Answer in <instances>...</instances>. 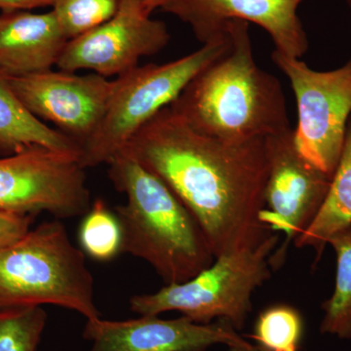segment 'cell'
<instances>
[{
	"mask_svg": "<svg viewBox=\"0 0 351 351\" xmlns=\"http://www.w3.org/2000/svg\"><path fill=\"white\" fill-rule=\"evenodd\" d=\"M36 215L0 210V250L22 239L32 230Z\"/></svg>",
	"mask_w": 351,
	"mask_h": 351,
	"instance_id": "22",
	"label": "cell"
},
{
	"mask_svg": "<svg viewBox=\"0 0 351 351\" xmlns=\"http://www.w3.org/2000/svg\"><path fill=\"white\" fill-rule=\"evenodd\" d=\"M82 336L91 341L90 351H206L215 345H251L228 321L200 324L184 316L169 320L157 316L86 320Z\"/></svg>",
	"mask_w": 351,
	"mask_h": 351,
	"instance_id": "13",
	"label": "cell"
},
{
	"mask_svg": "<svg viewBox=\"0 0 351 351\" xmlns=\"http://www.w3.org/2000/svg\"><path fill=\"white\" fill-rule=\"evenodd\" d=\"M228 351H267L263 350L258 345H251L248 346H240V348H230Z\"/></svg>",
	"mask_w": 351,
	"mask_h": 351,
	"instance_id": "25",
	"label": "cell"
},
{
	"mask_svg": "<svg viewBox=\"0 0 351 351\" xmlns=\"http://www.w3.org/2000/svg\"><path fill=\"white\" fill-rule=\"evenodd\" d=\"M122 149L193 214L215 258L256 248L274 233L261 221L269 176L265 138L226 143L208 137L168 106Z\"/></svg>",
	"mask_w": 351,
	"mask_h": 351,
	"instance_id": "1",
	"label": "cell"
},
{
	"mask_svg": "<svg viewBox=\"0 0 351 351\" xmlns=\"http://www.w3.org/2000/svg\"><path fill=\"white\" fill-rule=\"evenodd\" d=\"M165 1L166 0H144L145 11H147L149 15H152V13L154 12V10L160 9Z\"/></svg>",
	"mask_w": 351,
	"mask_h": 351,
	"instance_id": "24",
	"label": "cell"
},
{
	"mask_svg": "<svg viewBox=\"0 0 351 351\" xmlns=\"http://www.w3.org/2000/svg\"><path fill=\"white\" fill-rule=\"evenodd\" d=\"M85 170L77 156L43 147L0 157V210L84 216L92 204Z\"/></svg>",
	"mask_w": 351,
	"mask_h": 351,
	"instance_id": "8",
	"label": "cell"
},
{
	"mask_svg": "<svg viewBox=\"0 0 351 351\" xmlns=\"http://www.w3.org/2000/svg\"><path fill=\"white\" fill-rule=\"evenodd\" d=\"M269 176L261 221L272 232L286 235L285 242L269 257L271 269H279L289 244L306 232L319 211L332 177L307 161L298 151L292 128L265 138Z\"/></svg>",
	"mask_w": 351,
	"mask_h": 351,
	"instance_id": "9",
	"label": "cell"
},
{
	"mask_svg": "<svg viewBox=\"0 0 351 351\" xmlns=\"http://www.w3.org/2000/svg\"><path fill=\"white\" fill-rule=\"evenodd\" d=\"M122 0H55L52 11L69 39L77 38L112 19Z\"/></svg>",
	"mask_w": 351,
	"mask_h": 351,
	"instance_id": "21",
	"label": "cell"
},
{
	"mask_svg": "<svg viewBox=\"0 0 351 351\" xmlns=\"http://www.w3.org/2000/svg\"><path fill=\"white\" fill-rule=\"evenodd\" d=\"M346 3H348V7L351 9V0H346Z\"/></svg>",
	"mask_w": 351,
	"mask_h": 351,
	"instance_id": "26",
	"label": "cell"
},
{
	"mask_svg": "<svg viewBox=\"0 0 351 351\" xmlns=\"http://www.w3.org/2000/svg\"><path fill=\"white\" fill-rule=\"evenodd\" d=\"M337 254V276L334 294L323 302L322 334L351 339V223L328 240Z\"/></svg>",
	"mask_w": 351,
	"mask_h": 351,
	"instance_id": "17",
	"label": "cell"
},
{
	"mask_svg": "<svg viewBox=\"0 0 351 351\" xmlns=\"http://www.w3.org/2000/svg\"><path fill=\"white\" fill-rule=\"evenodd\" d=\"M84 216L78 232L83 253L99 262L117 258L121 253L122 234L114 211L97 198Z\"/></svg>",
	"mask_w": 351,
	"mask_h": 351,
	"instance_id": "18",
	"label": "cell"
},
{
	"mask_svg": "<svg viewBox=\"0 0 351 351\" xmlns=\"http://www.w3.org/2000/svg\"><path fill=\"white\" fill-rule=\"evenodd\" d=\"M304 0H166L160 10L191 27L201 43L225 31L228 21L260 25L269 34L276 50L301 59L308 50V38L298 8Z\"/></svg>",
	"mask_w": 351,
	"mask_h": 351,
	"instance_id": "12",
	"label": "cell"
},
{
	"mask_svg": "<svg viewBox=\"0 0 351 351\" xmlns=\"http://www.w3.org/2000/svg\"><path fill=\"white\" fill-rule=\"evenodd\" d=\"M351 223V117L348 119L345 144L329 191L306 232L295 240V247H313L319 261L328 240L334 233Z\"/></svg>",
	"mask_w": 351,
	"mask_h": 351,
	"instance_id": "16",
	"label": "cell"
},
{
	"mask_svg": "<svg viewBox=\"0 0 351 351\" xmlns=\"http://www.w3.org/2000/svg\"><path fill=\"white\" fill-rule=\"evenodd\" d=\"M170 38L167 25L152 19L144 0H122L112 19L69 39L56 66L69 73L88 69L104 77H117L137 68L142 58L162 51Z\"/></svg>",
	"mask_w": 351,
	"mask_h": 351,
	"instance_id": "11",
	"label": "cell"
},
{
	"mask_svg": "<svg viewBox=\"0 0 351 351\" xmlns=\"http://www.w3.org/2000/svg\"><path fill=\"white\" fill-rule=\"evenodd\" d=\"M46 324L43 306L0 309V351H38Z\"/></svg>",
	"mask_w": 351,
	"mask_h": 351,
	"instance_id": "20",
	"label": "cell"
},
{
	"mask_svg": "<svg viewBox=\"0 0 351 351\" xmlns=\"http://www.w3.org/2000/svg\"><path fill=\"white\" fill-rule=\"evenodd\" d=\"M69 39L54 13L0 14V75L23 76L50 71Z\"/></svg>",
	"mask_w": 351,
	"mask_h": 351,
	"instance_id": "14",
	"label": "cell"
},
{
	"mask_svg": "<svg viewBox=\"0 0 351 351\" xmlns=\"http://www.w3.org/2000/svg\"><path fill=\"white\" fill-rule=\"evenodd\" d=\"M45 304L71 309L86 320L101 318L85 254L58 219L0 250V309Z\"/></svg>",
	"mask_w": 351,
	"mask_h": 351,
	"instance_id": "4",
	"label": "cell"
},
{
	"mask_svg": "<svg viewBox=\"0 0 351 351\" xmlns=\"http://www.w3.org/2000/svg\"><path fill=\"white\" fill-rule=\"evenodd\" d=\"M304 325L301 313L289 304H274L260 313L251 338L267 351H301Z\"/></svg>",
	"mask_w": 351,
	"mask_h": 351,
	"instance_id": "19",
	"label": "cell"
},
{
	"mask_svg": "<svg viewBox=\"0 0 351 351\" xmlns=\"http://www.w3.org/2000/svg\"><path fill=\"white\" fill-rule=\"evenodd\" d=\"M272 62L287 76L298 108L295 144L302 157L334 175L351 117V59L329 71L309 68L301 59L274 50Z\"/></svg>",
	"mask_w": 351,
	"mask_h": 351,
	"instance_id": "7",
	"label": "cell"
},
{
	"mask_svg": "<svg viewBox=\"0 0 351 351\" xmlns=\"http://www.w3.org/2000/svg\"><path fill=\"white\" fill-rule=\"evenodd\" d=\"M43 147L80 157V147L27 112L0 78V157Z\"/></svg>",
	"mask_w": 351,
	"mask_h": 351,
	"instance_id": "15",
	"label": "cell"
},
{
	"mask_svg": "<svg viewBox=\"0 0 351 351\" xmlns=\"http://www.w3.org/2000/svg\"><path fill=\"white\" fill-rule=\"evenodd\" d=\"M55 0H0V11L2 13L29 11L32 9L52 7Z\"/></svg>",
	"mask_w": 351,
	"mask_h": 351,
	"instance_id": "23",
	"label": "cell"
},
{
	"mask_svg": "<svg viewBox=\"0 0 351 351\" xmlns=\"http://www.w3.org/2000/svg\"><path fill=\"white\" fill-rule=\"evenodd\" d=\"M107 164L113 186L127 197L114 210L121 253L149 263L165 285L186 282L214 263L199 223L158 177L123 149Z\"/></svg>",
	"mask_w": 351,
	"mask_h": 351,
	"instance_id": "3",
	"label": "cell"
},
{
	"mask_svg": "<svg viewBox=\"0 0 351 351\" xmlns=\"http://www.w3.org/2000/svg\"><path fill=\"white\" fill-rule=\"evenodd\" d=\"M0 78L27 112L54 124L80 152L100 125L113 88V80L97 73L77 75L61 69Z\"/></svg>",
	"mask_w": 351,
	"mask_h": 351,
	"instance_id": "10",
	"label": "cell"
},
{
	"mask_svg": "<svg viewBox=\"0 0 351 351\" xmlns=\"http://www.w3.org/2000/svg\"><path fill=\"white\" fill-rule=\"evenodd\" d=\"M230 49L169 106L193 130L226 143L265 138L291 128L282 85L254 59L249 24L232 20Z\"/></svg>",
	"mask_w": 351,
	"mask_h": 351,
	"instance_id": "2",
	"label": "cell"
},
{
	"mask_svg": "<svg viewBox=\"0 0 351 351\" xmlns=\"http://www.w3.org/2000/svg\"><path fill=\"white\" fill-rule=\"evenodd\" d=\"M232 45L226 31L199 49L163 64H149L113 80L105 114L94 135L82 145L85 169L107 164L152 117L168 107L193 78Z\"/></svg>",
	"mask_w": 351,
	"mask_h": 351,
	"instance_id": "5",
	"label": "cell"
},
{
	"mask_svg": "<svg viewBox=\"0 0 351 351\" xmlns=\"http://www.w3.org/2000/svg\"><path fill=\"white\" fill-rule=\"evenodd\" d=\"M279 237L272 233L256 248L226 254L186 282L165 285L154 294L136 295L130 309L141 316L179 311L200 324L214 319L243 329L253 304L254 292L271 277L269 257Z\"/></svg>",
	"mask_w": 351,
	"mask_h": 351,
	"instance_id": "6",
	"label": "cell"
}]
</instances>
